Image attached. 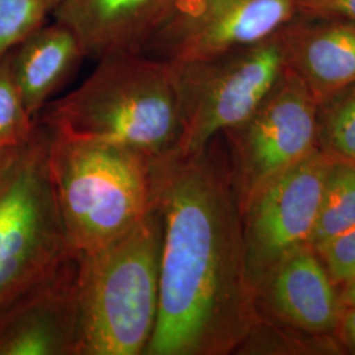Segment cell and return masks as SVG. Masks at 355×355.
Listing matches in <instances>:
<instances>
[{
    "instance_id": "obj_1",
    "label": "cell",
    "mask_w": 355,
    "mask_h": 355,
    "mask_svg": "<svg viewBox=\"0 0 355 355\" xmlns=\"http://www.w3.org/2000/svg\"><path fill=\"white\" fill-rule=\"evenodd\" d=\"M216 139L154 161L164 223L157 325L145 355H227L262 321L246 268L241 204Z\"/></svg>"
},
{
    "instance_id": "obj_2",
    "label": "cell",
    "mask_w": 355,
    "mask_h": 355,
    "mask_svg": "<svg viewBox=\"0 0 355 355\" xmlns=\"http://www.w3.org/2000/svg\"><path fill=\"white\" fill-rule=\"evenodd\" d=\"M98 61L79 87L38 114V124L64 136L125 145L155 159L179 150L182 120L173 64L141 51Z\"/></svg>"
},
{
    "instance_id": "obj_3",
    "label": "cell",
    "mask_w": 355,
    "mask_h": 355,
    "mask_svg": "<svg viewBox=\"0 0 355 355\" xmlns=\"http://www.w3.org/2000/svg\"><path fill=\"white\" fill-rule=\"evenodd\" d=\"M162 241L153 207L123 236L78 253V355H145L159 309Z\"/></svg>"
},
{
    "instance_id": "obj_4",
    "label": "cell",
    "mask_w": 355,
    "mask_h": 355,
    "mask_svg": "<svg viewBox=\"0 0 355 355\" xmlns=\"http://www.w3.org/2000/svg\"><path fill=\"white\" fill-rule=\"evenodd\" d=\"M44 129L55 199L73 252L114 241L152 211L155 158L125 145Z\"/></svg>"
},
{
    "instance_id": "obj_5",
    "label": "cell",
    "mask_w": 355,
    "mask_h": 355,
    "mask_svg": "<svg viewBox=\"0 0 355 355\" xmlns=\"http://www.w3.org/2000/svg\"><path fill=\"white\" fill-rule=\"evenodd\" d=\"M71 250L55 199L48 133L0 155V309Z\"/></svg>"
},
{
    "instance_id": "obj_6",
    "label": "cell",
    "mask_w": 355,
    "mask_h": 355,
    "mask_svg": "<svg viewBox=\"0 0 355 355\" xmlns=\"http://www.w3.org/2000/svg\"><path fill=\"white\" fill-rule=\"evenodd\" d=\"M182 139L179 152L196 154L248 120L286 70L280 33L212 58L171 62Z\"/></svg>"
},
{
    "instance_id": "obj_7",
    "label": "cell",
    "mask_w": 355,
    "mask_h": 355,
    "mask_svg": "<svg viewBox=\"0 0 355 355\" xmlns=\"http://www.w3.org/2000/svg\"><path fill=\"white\" fill-rule=\"evenodd\" d=\"M240 204L318 148V101L287 66L248 120L224 133Z\"/></svg>"
},
{
    "instance_id": "obj_8",
    "label": "cell",
    "mask_w": 355,
    "mask_h": 355,
    "mask_svg": "<svg viewBox=\"0 0 355 355\" xmlns=\"http://www.w3.org/2000/svg\"><path fill=\"white\" fill-rule=\"evenodd\" d=\"M297 13L296 0H171L141 53L168 62L212 58L279 35Z\"/></svg>"
},
{
    "instance_id": "obj_9",
    "label": "cell",
    "mask_w": 355,
    "mask_h": 355,
    "mask_svg": "<svg viewBox=\"0 0 355 355\" xmlns=\"http://www.w3.org/2000/svg\"><path fill=\"white\" fill-rule=\"evenodd\" d=\"M331 161L333 155L318 146L242 204L246 268L254 290L287 254L309 245Z\"/></svg>"
},
{
    "instance_id": "obj_10",
    "label": "cell",
    "mask_w": 355,
    "mask_h": 355,
    "mask_svg": "<svg viewBox=\"0 0 355 355\" xmlns=\"http://www.w3.org/2000/svg\"><path fill=\"white\" fill-rule=\"evenodd\" d=\"M78 253L69 250L0 309V355H78Z\"/></svg>"
},
{
    "instance_id": "obj_11",
    "label": "cell",
    "mask_w": 355,
    "mask_h": 355,
    "mask_svg": "<svg viewBox=\"0 0 355 355\" xmlns=\"http://www.w3.org/2000/svg\"><path fill=\"white\" fill-rule=\"evenodd\" d=\"M311 245L287 254L255 288L258 311L311 334L338 329L345 306Z\"/></svg>"
},
{
    "instance_id": "obj_12",
    "label": "cell",
    "mask_w": 355,
    "mask_h": 355,
    "mask_svg": "<svg viewBox=\"0 0 355 355\" xmlns=\"http://www.w3.org/2000/svg\"><path fill=\"white\" fill-rule=\"evenodd\" d=\"M171 0H64L51 13L76 33L86 57L142 51Z\"/></svg>"
},
{
    "instance_id": "obj_13",
    "label": "cell",
    "mask_w": 355,
    "mask_h": 355,
    "mask_svg": "<svg viewBox=\"0 0 355 355\" xmlns=\"http://www.w3.org/2000/svg\"><path fill=\"white\" fill-rule=\"evenodd\" d=\"M282 35L286 66L316 101L355 83V23L325 19Z\"/></svg>"
},
{
    "instance_id": "obj_14",
    "label": "cell",
    "mask_w": 355,
    "mask_h": 355,
    "mask_svg": "<svg viewBox=\"0 0 355 355\" xmlns=\"http://www.w3.org/2000/svg\"><path fill=\"white\" fill-rule=\"evenodd\" d=\"M86 58L76 33L61 21L44 24L11 53V69L26 103L36 120Z\"/></svg>"
},
{
    "instance_id": "obj_15",
    "label": "cell",
    "mask_w": 355,
    "mask_h": 355,
    "mask_svg": "<svg viewBox=\"0 0 355 355\" xmlns=\"http://www.w3.org/2000/svg\"><path fill=\"white\" fill-rule=\"evenodd\" d=\"M354 227L355 161L333 157L309 245L315 248Z\"/></svg>"
},
{
    "instance_id": "obj_16",
    "label": "cell",
    "mask_w": 355,
    "mask_h": 355,
    "mask_svg": "<svg viewBox=\"0 0 355 355\" xmlns=\"http://www.w3.org/2000/svg\"><path fill=\"white\" fill-rule=\"evenodd\" d=\"M318 146L333 157L355 161V83L318 101Z\"/></svg>"
},
{
    "instance_id": "obj_17",
    "label": "cell",
    "mask_w": 355,
    "mask_h": 355,
    "mask_svg": "<svg viewBox=\"0 0 355 355\" xmlns=\"http://www.w3.org/2000/svg\"><path fill=\"white\" fill-rule=\"evenodd\" d=\"M35 127L36 120L26 110L8 53L0 58V149L24 144L32 137Z\"/></svg>"
},
{
    "instance_id": "obj_18",
    "label": "cell",
    "mask_w": 355,
    "mask_h": 355,
    "mask_svg": "<svg viewBox=\"0 0 355 355\" xmlns=\"http://www.w3.org/2000/svg\"><path fill=\"white\" fill-rule=\"evenodd\" d=\"M51 13L45 0H0V58L44 26Z\"/></svg>"
},
{
    "instance_id": "obj_19",
    "label": "cell",
    "mask_w": 355,
    "mask_h": 355,
    "mask_svg": "<svg viewBox=\"0 0 355 355\" xmlns=\"http://www.w3.org/2000/svg\"><path fill=\"white\" fill-rule=\"evenodd\" d=\"M336 284L355 278V227L313 248Z\"/></svg>"
},
{
    "instance_id": "obj_20",
    "label": "cell",
    "mask_w": 355,
    "mask_h": 355,
    "mask_svg": "<svg viewBox=\"0 0 355 355\" xmlns=\"http://www.w3.org/2000/svg\"><path fill=\"white\" fill-rule=\"evenodd\" d=\"M299 12L312 17L343 19L355 23V0H296Z\"/></svg>"
},
{
    "instance_id": "obj_21",
    "label": "cell",
    "mask_w": 355,
    "mask_h": 355,
    "mask_svg": "<svg viewBox=\"0 0 355 355\" xmlns=\"http://www.w3.org/2000/svg\"><path fill=\"white\" fill-rule=\"evenodd\" d=\"M345 343L355 352V308L345 306L338 329Z\"/></svg>"
},
{
    "instance_id": "obj_22",
    "label": "cell",
    "mask_w": 355,
    "mask_h": 355,
    "mask_svg": "<svg viewBox=\"0 0 355 355\" xmlns=\"http://www.w3.org/2000/svg\"><path fill=\"white\" fill-rule=\"evenodd\" d=\"M343 293H341V300H343V306H353L355 308V278L343 284Z\"/></svg>"
},
{
    "instance_id": "obj_23",
    "label": "cell",
    "mask_w": 355,
    "mask_h": 355,
    "mask_svg": "<svg viewBox=\"0 0 355 355\" xmlns=\"http://www.w3.org/2000/svg\"><path fill=\"white\" fill-rule=\"evenodd\" d=\"M48 3V6L51 7V13L54 12V10L64 1V0H45Z\"/></svg>"
},
{
    "instance_id": "obj_24",
    "label": "cell",
    "mask_w": 355,
    "mask_h": 355,
    "mask_svg": "<svg viewBox=\"0 0 355 355\" xmlns=\"http://www.w3.org/2000/svg\"><path fill=\"white\" fill-rule=\"evenodd\" d=\"M4 152V149H0V155H1V153Z\"/></svg>"
}]
</instances>
